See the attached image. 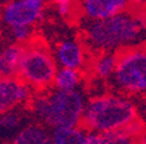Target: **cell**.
<instances>
[{
  "mask_svg": "<svg viewBox=\"0 0 146 144\" xmlns=\"http://www.w3.org/2000/svg\"><path fill=\"white\" fill-rule=\"evenodd\" d=\"M146 22L131 12L117 13L103 20H91L85 27L86 43L94 51H120L138 45L145 35Z\"/></svg>",
  "mask_w": 146,
  "mask_h": 144,
  "instance_id": "cell-1",
  "label": "cell"
},
{
  "mask_svg": "<svg viewBox=\"0 0 146 144\" xmlns=\"http://www.w3.org/2000/svg\"><path fill=\"white\" fill-rule=\"evenodd\" d=\"M136 104L128 96L102 95L89 100L82 114L81 126L91 131L120 130L137 120Z\"/></svg>",
  "mask_w": 146,
  "mask_h": 144,
  "instance_id": "cell-2",
  "label": "cell"
},
{
  "mask_svg": "<svg viewBox=\"0 0 146 144\" xmlns=\"http://www.w3.org/2000/svg\"><path fill=\"white\" fill-rule=\"evenodd\" d=\"M85 99L78 90H58L47 95L34 97L31 107L35 114L47 126L77 127L81 126L85 109Z\"/></svg>",
  "mask_w": 146,
  "mask_h": 144,
  "instance_id": "cell-3",
  "label": "cell"
},
{
  "mask_svg": "<svg viewBox=\"0 0 146 144\" xmlns=\"http://www.w3.org/2000/svg\"><path fill=\"white\" fill-rule=\"evenodd\" d=\"M111 81L116 90L125 95H146V45H132L117 51Z\"/></svg>",
  "mask_w": 146,
  "mask_h": 144,
  "instance_id": "cell-4",
  "label": "cell"
},
{
  "mask_svg": "<svg viewBox=\"0 0 146 144\" xmlns=\"http://www.w3.org/2000/svg\"><path fill=\"white\" fill-rule=\"evenodd\" d=\"M56 60L42 43H30L24 47L17 75L34 88H46L54 83Z\"/></svg>",
  "mask_w": 146,
  "mask_h": 144,
  "instance_id": "cell-5",
  "label": "cell"
},
{
  "mask_svg": "<svg viewBox=\"0 0 146 144\" xmlns=\"http://www.w3.org/2000/svg\"><path fill=\"white\" fill-rule=\"evenodd\" d=\"M44 0H16L3 11V21L8 26L33 25L40 18Z\"/></svg>",
  "mask_w": 146,
  "mask_h": 144,
  "instance_id": "cell-6",
  "label": "cell"
},
{
  "mask_svg": "<svg viewBox=\"0 0 146 144\" xmlns=\"http://www.w3.org/2000/svg\"><path fill=\"white\" fill-rule=\"evenodd\" d=\"M30 100V86L15 77L0 75V116Z\"/></svg>",
  "mask_w": 146,
  "mask_h": 144,
  "instance_id": "cell-7",
  "label": "cell"
},
{
  "mask_svg": "<svg viewBox=\"0 0 146 144\" xmlns=\"http://www.w3.org/2000/svg\"><path fill=\"white\" fill-rule=\"evenodd\" d=\"M129 0H81L82 13L89 20H103L128 8Z\"/></svg>",
  "mask_w": 146,
  "mask_h": 144,
  "instance_id": "cell-8",
  "label": "cell"
},
{
  "mask_svg": "<svg viewBox=\"0 0 146 144\" xmlns=\"http://www.w3.org/2000/svg\"><path fill=\"white\" fill-rule=\"evenodd\" d=\"M56 62L63 68L82 69L85 65V51L77 40L67 39L58 44L55 51Z\"/></svg>",
  "mask_w": 146,
  "mask_h": 144,
  "instance_id": "cell-9",
  "label": "cell"
},
{
  "mask_svg": "<svg viewBox=\"0 0 146 144\" xmlns=\"http://www.w3.org/2000/svg\"><path fill=\"white\" fill-rule=\"evenodd\" d=\"M24 55V45L11 44L0 51V75L15 77L18 73L20 62Z\"/></svg>",
  "mask_w": 146,
  "mask_h": 144,
  "instance_id": "cell-10",
  "label": "cell"
},
{
  "mask_svg": "<svg viewBox=\"0 0 146 144\" xmlns=\"http://www.w3.org/2000/svg\"><path fill=\"white\" fill-rule=\"evenodd\" d=\"M88 130L77 127H55L51 141L55 144H86Z\"/></svg>",
  "mask_w": 146,
  "mask_h": 144,
  "instance_id": "cell-11",
  "label": "cell"
},
{
  "mask_svg": "<svg viewBox=\"0 0 146 144\" xmlns=\"http://www.w3.org/2000/svg\"><path fill=\"white\" fill-rule=\"evenodd\" d=\"M116 61H117V52H102L93 64V72L98 78H111V75L115 72Z\"/></svg>",
  "mask_w": 146,
  "mask_h": 144,
  "instance_id": "cell-12",
  "label": "cell"
},
{
  "mask_svg": "<svg viewBox=\"0 0 146 144\" xmlns=\"http://www.w3.org/2000/svg\"><path fill=\"white\" fill-rule=\"evenodd\" d=\"M81 83V73L77 69L63 68L56 72L54 84L58 90H76Z\"/></svg>",
  "mask_w": 146,
  "mask_h": 144,
  "instance_id": "cell-13",
  "label": "cell"
},
{
  "mask_svg": "<svg viewBox=\"0 0 146 144\" xmlns=\"http://www.w3.org/2000/svg\"><path fill=\"white\" fill-rule=\"evenodd\" d=\"M15 143L17 144H46L50 143L48 132L39 126H27L17 134Z\"/></svg>",
  "mask_w": 146,
  "mask_h": 144,
  "instance_id": "cell-14",
  "label": "cell"
},
{
  "mask_svg": "<svg viewBox=\"0 0 146 144\" xmlns=\"http://www.w3.org/2000/svg\"><path fill=\"white\" fill-rule=\"evenodd\" d=\"M21 123V116L16 112L9 110L0 116V129L1 130H15Z\"/></svg>",
  "mask_w": 146,
  "mask_h": 144,
  "instance_id": "cell-15",
  "label": "cell"
},
{
  "mask_svg": "<svg viewBox=\"0 0 146 144\" xmlns=\"http://www.w3.org/2000/svg\"><path fill=\"white\" fill-rule=\"evenodd\" d=\"M31 25H17V26H11L12 36L18 43H24L31 38Z\"/></svg>",
  "mask_w": 146,
  "mask_h": 144,
  "instance_id": "cell-16",
  "label": "cell"
},
{
  "mask_svg": "<svg viewBox=\"0 0 146 144\" xmlns=\"http://www.w3.org/2000/svg\"><path fill=\"white\" fill-rule=\"evenodd\" d=\"M136 109H137V117H138V120L146 127V95L136 104Z\"/></svg>",
  "mask_w": 146,
  "mask_h": 144,
  "instance_id": "cell-17",
  "label": "cell"
},
{
  "mask_svg": "<svg viewBox=\"0 0 146 144\" xmlns=\"http://www.w3.org/2000/svg\"><path fill=\"white\" fill-rule=\"evenodd\" d=\"M61 16H68L72 11V0H54Z\"/></svg>",
  "mask_w": 146,
  "mask_h": 144,
  "instance_id": "cell-18",
  "label": "cell"
},
{
  "mask_svg": "<svg viewBox=\"0 0 146 144\" xmlns=\"http://www.w3.org/2000/svg\"><path fill=\"white\" fill-rule=\"evenodd\" d=\"M137 141H140V143H146V129L142 131V134H141L140 136H138V139H137Z\"/></svg>",
  "mask_w": 146,
  "mask_h": 144,
  "instance_id": "cell-19",
  "label": "cell"
}]
</instances>
